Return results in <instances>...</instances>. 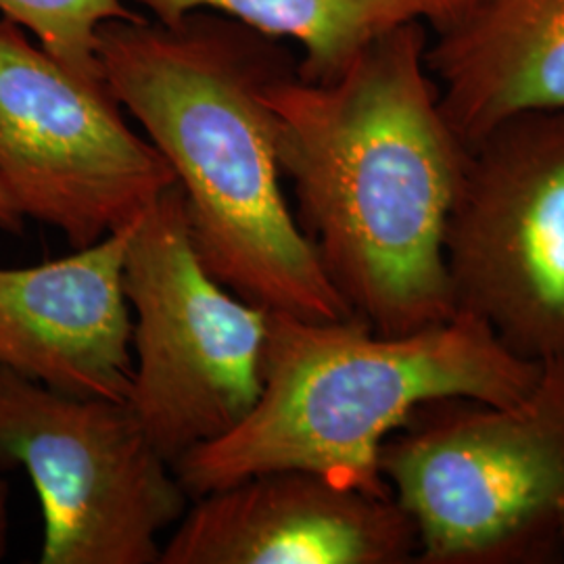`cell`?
Segmentation results:
<instances>
[{
    "label": "cell",
    "mask_w": 564,
    "mask_h": 564,
    "mask_svg": "<svg viewBox=\"0 0 564 564\" xmlns=\"http://www.w3.org/2000/svg\"><path fill=\"white\" fill-rule=\"evenodd\" d=\"M426 21L372 42L339 78L265 86L297 224L354 318L405 335L456 316L445 230L468 160L429 72Z\"/></svg>",
    "instance_id": "cell-1"
},
{
    "label": "cell",
    "mask_w": 564,
    "mask_h": 564,
    "mask_svg": "<svg viewBox=\"0 0 564 564\" xmlns=\"http://www.w3.org/2000/svg\"><path fill=\"white\" fill-rule=\"evenodd\" d=\"M102 76L184 193L207 272L245 302L305 321L354 318L282 193L265 86L297 72L262 32L223 13L99 28Z\"/></svg>",
    "instance_id": "cell-2"
},
{
    "label": "cell",
    "mask_w": 564,
    "mask_h": 564,
    "mask_svg": "<svg viewBox=\"0 0 564 564\" xmlns=\"http://www.w3.org/2000/svg\"><path fill=\"white\" fill-rule=\"evenodd\" d=\"M540 364L514 356L479 318L381 335L358 318L305 321L270 312L262 395L228 435L174 464L191 500L247 477L302 468L391 496L379 470L384 440L424 403L521 400Z\"/></svg>",
    "instance_id": "cell-3"
},
{
    "label": "cell",
    "mask_w": 564,
    "mask_h": 564,
    "mask_svg": "<svg viewBox=\"0 0 564 564\" xmlns=\"http://www.w3.org/2000/svg\"><path fill=\"white\" fill-rule=\"evenodd\" d=\"M419 533V564L564 558V358L521 400L447 398L416 408L379 454Z\"/></svg>",
    "instance_id": "cell-4"
},
{
    "label": "cell",
    "mask_w": 564,
    "mask_h": 564,
    "mask_svg": "<svg viewBox=\"0 0 564 564\" xmlns=\"http://www.w3.org/2000/svg\"><path fill=\"white\" fill-rule=\"evenodd\" d=\"M123 293L137 316L126 402L174 468L191 449L228 435L260 400L270 310L207 272L178 182L134 223Z\"/></svg>",
    "instance_id": "cell-5"
},
{
    "label": "cell",
    "mask_w": 564,
    "mask_h": 564,
    "mask_svg": "<svg viewBox=\"0 0 564 564\" xmlns=\"http://www.w3.org/2000/svg\"><path fill=\"white\" fill-rule=\"evenodd\" d=\"M18 466L41 498L42 564H160L191 502L128 402L0 368V468Z\"/></svg>",
    "instance_id": "cell-6"
},
{
    "label": "cell",
    "mask_w": 564,
    "mask_h": 564,
    "mask_svg": "<svg viewBox=\"0 0 564 564\" xmlns=\"http://www.w3.org/2000/svg\"><path fill=\"white\" fill-rule=\"evenodd\" d=\"M445 265L456 314L527 362L564 358V111L510 118L468 147Z\"/></svg>",
    "instance_id": "cell-7"
},
{
    "label": "cell",
    "mask_w": 564,
    "mask_h": 564,
    "mask_svg": "<svg viewBox=\"0 0 564 564\" xmlns=\"http://www.w3.org/2000/svg\"><path fill=\"white\" fill-rule=\"evenodd\" d=\"M172 165L93 84L0 21V184L23 218L74 249L134 223L176 184Z\"/></svg>",
    "instance_id": "cell-8"
},
{
    "label": "cell",
    "mask_w": 564,
    "mask_h": 564,
    "mask_svg": "<svg viewBox=\"0 0 564 564\" xmlns=\"http://www.w3.org/2000/svg\"><path fill=\"white\" fill-rule=\"evenodd\" d=\"M191 502L160 564H405L419 556L416 524L393 496L312 470H268Z\"/></svg>",
    "instance_id": "cell-9"
},
{
    "label": "cell",
    "mask_w": 564,
    "mask_h": 564,
    "mask_svg": "<svg viewBox=\"0 0 564 564\" xmlns=\"http://www.w3.org/2000/svg\"><path fill=\"white\" fill-rule=\"evenodd\" d=\"M134 223L67 258L0 268V368L78 398L128 400L134 354L123 258Z\"/></svg>",
    "instance_id": "cell-10"
},
{
    "label": "cell",
    "mask_w": 564,
    "mask_h": 564,
    "mask_svg": "<svg viewBox=\"0 0 564 564\" xmlns=\"http://www.w3.org/2000/svg\"><path fill=\"white\" fill-rule=\"evenodd\" d=\"M426 65L466 147L510 118L564 111V0H477L435 30Z\"/></svg>",
    "instance_id": "cell-11"
},
{
    "label": "cell",
    "mask_w": 564,
    "mask_h": 564,
    "mask_svg": "<svg viewBox=\"0 0 564 564\" xmlns=\"http://www.w3.org/2000/svg\"><path fill=\"white\" fill-rule=\"evenodd\" d=\"M162 23H176L193 11H214L270 39L300 42L297 76L326 84L387 32L431 20L426 0H137Z\"/></svg>",
    "instance_id": "cell-12"
},
{
    "label": "cell",
    "mask_w": 564,
    "mask_h": 564,
    "mask_svg": "<svg viewBox=\"0 0 564 564\" xmlns=\"http://www.w3.org/2000/svg\"><path fill=\"white\" fill-rule=\"evenodd\" d=\"M0 11L34 32L51 57L93 84H107L99 61V28L107 21L139 18L121 0H0Z\"/></svg>",
    "instance_id": "cell-13"
},
{
    "label": "cell",
    "mask_w": 564,
    "mask_h": 564,
    "mask_svg": "<svg viewBox=\"0 0 564 564\" xmlns=\"http://www.w3.org/2000/svg\"><path fill=\"white\" fill-rule=\"evenodd\" d=\"M431 7V20L433 30H440L447 23L458 20L464 11H468L477 0H426Z\"/></svg>",
    "instance_id": "cell-14"
},
{
    "label": "cell",
    "mask_w": 564,
    "mask_h": 564,
    "mask_svg": "<svg viewBox=\"0 0 564 564\" xmlns=\"http://www.w3.org/2000/svg\"><path fill=\"white\" fill-rule=\"evenodd\" d=\"M0 230L15 237H21L25 230V218L2 184H0Z\"/></svg>",
    "instance_id": "cell-15"
},
{
    "label": "cell",
    "mask_w": 564,
    "mask_h": 564,
    "mask_svg": "<svg viewBox=\"0 0 564 564\" xmlns=\"http://www.w3.org/2000/svg\"><path fill=\"white\" fill-rule=\"evenodd\" d=\"M0 473H2V468H0ZM9 496H11L9 484L0 475V561L4 558L7 547H9Z\"/></svg>",
    "instance_id": "cell-16"
}]
</instances>
